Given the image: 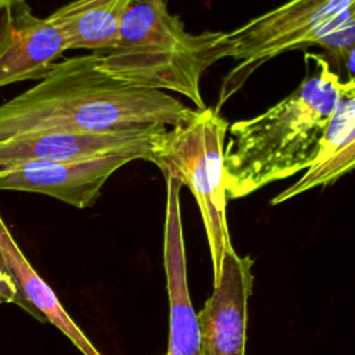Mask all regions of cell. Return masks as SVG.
Returning <instances> with one entry per match:
<instances>
[{"label": "cell", "mask_w": 355, "mask_h": 355, "mask_svg": "<svg viewBox=\"0 0 355 355\" xmlns=\"http://www.w3.org/2000/svg\"><path fill=\"white\" fill-rule=\"evenodd\" d=\"M98 51L57 61L28 90L0 105V139L39 130L103 132L175 126L196 110L159 90L122 83L98 67Z\"/></svg>", "instance_id": "1"}, {"label": "cell", "mask_w": 355, "mask_h": 355, "mask_svg": "<svg viewBox=\"0 0 355 355\" xmlns=\"http://www.w3.org/2000/svg\"><path fill=\"white\" fill-rule=\"evenodd\" d=\"M298 87L265 112L227 126L223 183L227 200L305 171L313 161L345 80L324 55L305 51Z\"/></svg>", "instance_id": "2"}, {"label": "cell", "mask_w": 355, "mask_h": 355, "mask_svg": "<svg viewBox=\"0 0 355 355\" xmlns=\"http://www.w3.org/2000/svg\"><path fill=\"white\" fill-rule=\"evenodd\" d=\"M220 32L190 33L165 0H135L122 18L116 44L98 51L97 67L122 83L173 92L204 110L200 83L218 61L214 46Z\"/></svg>", "instance_id": "3"}, {"label": "cell", "mask_w": 355, "mask_h": 355, "mask_svg": "<svg viewBox=\"0 0 355 355\" xmlns=\"http://www.w3.org/2000/svg\"><path fill=\"white\" fill-rule=\"evenodd\" d=\"M354 0H290L244 25L220 32L216 60L233 58L237 65L223 82L216 111L244 80L266 61L291 50L319 46L343 61L354 79Z\"/></svg>", "instance_id": "4"}, {"label": "cell", "mask_w": 355, "mask_h": 355, "mask_svg": "<svg viewBox=\"0 0 355 355\" xmlns=\"http://www.w3.org/2000/svg\"><path fill=\"white\" fill-rule=\"evenodd\" d=\"M227 121L215 108L196 110V114L166 129L148 162L162 173L178 178L194 196L209 247L212 277L218 279L225 254L233 248L223 183V150Z\"/></svg>", "instance_id": "5"}, {"label": "cell", "mask_w": 355, "mask_h": 355, "mask_svg": "<svg viewBox=\"0 0 355 355\" xmlns=\"http://www.w3.org/2000/svg\"><path fill=\"white\" fill-rule=\"evenodd\" d=\"M168 126L150 125L103 132L39 130L0 139V171L36 162H68L112 154L150 161Z\"/></svg>", "instance_id": "6"}, {"label": "cell", "mask_w": 355, "mask_h": 355, "mask_svg": "<svg viewBox=\"0 0 355 355\" xmlns=\"http://www.w3.org/2000/svg\"><path fill=\"white\" fill-rule=\"evenodd\" d=\"M252 266L254 259L239 255L234 247L225 254L214 290L196 313L198 355H245Z\"/></svg>", "instance_id": "7"}, {"label": "cell", "mask_w": 355, "mask_h": 355, "mask_svg": "<svg viewBox=\"0 0 355 355\" xmlns=\"http://www.w3.org/2000/svg\"><path fill=\"white\" fill-rule=\"evenodd\" d=\"M67 51L61 31L33 14L28 1L8 0L0 12V87L40 80Z\"/></svg>", "instance_id": "8"}, {"label": "cell", "mask_w": 355, "mask_h": 355, "mask_svg": "<svg viewBox=\"0 0 355 355\" xmlns=\"http://www.w3.org/2000/svg\"><path fill=\"white\" fill-rule=\"evenodd\" d=\"M140 159L136 154H112L68 162H36L0 171V190L39 193L76 208H89L105 182L122 166Z\"/></svg>", "instance_id": "9"}, {"label": "cell", "mask_w": 355, "mask_h": 355, "mask_svg": "<svg viewBox=\"0 0 355 355\" xmlns=\"http://www.w3.org/2000/svg\"><path fill=\"white\" fill-rule=\"evenodd\" d=\"M166 182L164 225V269L169 300V340L165 355H198V324L186 272V251L180 212L182 183L171 173Z\"/></svg>", "instance_id": "10"}, {"label": "cell", "mask_w": 355, "mask_h": 355, "mask_svg": "<svg viewBox=\"0 0 355 355\" xmlns=\"http://www.w3.org/2000/svg\"><path fill=\"white\" fill-rule=\"evenodd\" d=\"M355 162V80L347 79L333 115L324 129L312 164L302 176L276 194L272 205L282 204L316 187L333 184L352 171Z\"/></svg>", "instance_id": "11"}, {"label": "cell", "mask_w": 355, "mask_h": 355, "mask_svg": "<svg viewBox=\"0 0 355 355\" xmlns=\"http://www.w3.org/2000/svg\"><path fill=\"white\" fill-rule=\"evenodd\" d=\"M135 0H72L47 18L62 33L67 50L107 51L119 36L122 18Z\"/></svg>", "instance_id": "12"}, {"label": "cell", "mask_w": 355, "mask_h": 355, "mask_svg": "<svg viewBox=\"0 0 355 355\" xmlns=\"http://www.w3.org/2000/svg\"><path fill=\"white\" fill-rule=\"evenodd\" d=\"M0 250L4 261L12 273L17 284L26 297L28 302L39 312L46 322L55 326L71 343L82 352V355H101L93 343L86 337L82 329L73 322L61 305L53 288L37 275L29 263L8 227L0 215Z\"/></svg>", "instance_id": "13"}, {"label": "cell", "mask_w": 355, "mask_h": 355, "mask_svg": "<svg viewBox=\"0 0 355 355\" xmlns=\"http://www.w3.org/2000/svg\"><path fill=\"white\" fill-rule=\"evenodd\" d=\"M0 304H15L22 308L25 312L32 315L39 322H46L43 316L36 312V309L28 302L26 297L21 291L19 286L17 284L12 273L10 272L4 257L0 250Z\"/></svg>", "instance_id": "14"}, {"label": "cell", "mask_w": 355, "mask_h": 355, "mask_svg": "<svg viewBox=\"0 0 355 355\" xmlns=\"http://www.w3.org/2000/svg\"><path fill=\"white\" fill-rule=\"evenodd\" d=\"M6 4H7V0H0V12H1V10L4 8Z\"/></svg>", "instance_id": "15"}, {"label": "cell", "mask_w": 355, "mask_h": 355, "mask_svg": "<svg viewBox=\"0 0 355 355\" xmlns=\"http://www.w3.org/2000/svg\"><path fill=\"white\" fill-rule=\"evenodd\" d=\"M7 1H8V0H7ZM24 1H28V0H24Z\"/></svg>", "instance_id": "16"}, {"label": "cell", "mask_w": 355, "mask_h": 355, "mask_svg": "<svg viewBox=\"0 0 355 355\" xmlns=\"http://www.w3.org/2000/svg\"><path fill=\"white\" fill-rule=\"evenodd\" d=\"M164 355H165V354H164Z\"/></svg>", "instance_id": "17"}]
</instances>
